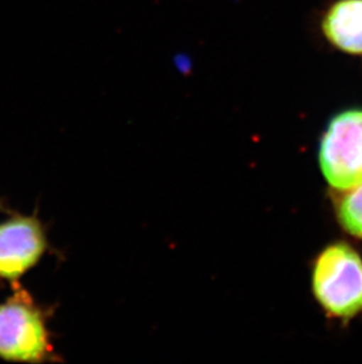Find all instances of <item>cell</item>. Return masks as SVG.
<instances>
[{
  "instance_id": "obj_1",
  "label": "cell",
  "mask_w": 362,
  "mask_h": 364,
  "mask_svg": "<svg viewBox=\"0 0 362 364\" xmlns=\"http://www.w3.org/2000/svg\"><path fill=\"white\" fill-rule=\"evenodd\" d=\"M0 360L19 363L58 360L48 329V310L21 285L0 303Z\"/></svg>"
},
{
  "instance_id": "obj_2",
  "label": "cell",
  "mask_w": 362,
  "mask_h": 364,
  "mask_svg": "<svg viewBox=\"0 0 362 364\" xmlns=\"http://www.w3.org/2000/svg\"><path fill=\"white\" fill-rule=\"evenodd\" d=\"M315 299L329 315L349 318L362 310V259L353 247H326L313 269Z\"/></svg>"
},
{
  "instance_id": "obj_3",
  "label": "cell",
  "mask_w": 362,
  "mask_h": 364,
  "mask_svg": "<svg viewBox=\"0 0 362 364\" xmlns=\"http://www.w3.org/2000/svg\"><path fill=\"white\" fill-rule=\"evenodd\" d=\"M319 162L333 188L362 186V110L342 111L331 118L322 136Z\"/></svg>"
},
{
  "instance_id": "obj_4",
  "label": "cell",
  "mask_w": 362,
  "mask_h": 364,
  "mask_svg": "<svg viewBox=\"0 0 362 364\" xmlns=\"http://www.w3.org/2000/svg\"><path fill=\"white\" fill-rule=\"evenodd\" d=\"M48 250V231L37 213H12L0 223V282L19 287Z\"/></svg>"
},
{
  "instance_id": "obj_5",
  "label": "cell",
  "mask_w": 362,
  "mask_h": 364,
  "mask_svg": "<svg viewBox=\"0 0 362 364\" xmlns=\"http://www.w3.org/2000/svg\"><path fill=\"white\" fill-rule=\"evenodd\" d=\"M322 30L339 51L362 55V0H336L326 10Z\"/></svg>"
},
{
  "instance_id": "obj_6",
  "label": "cell",
  "mask_w": 362,
  "mask_h": 364,
  "mask_svg": "<svg viewBox=\"0 0 362 364\" xmlns=\"http://www.w3.org/2000/svg\"><path fill=\"white\" fill-rule=\"evenodd\" d=\"M338 213L342 228L362 240V186H356L342 198Z\"/></svg>"
},
{
  "instance_id": "obj_7",
  "label": "cell",
  "mask_w": 362,
  "mask_h": 364,
  "mask_svg": "<svg viewBox=\"0 0 362 364\" xmlns=\"http://www.w3.org/2000/svg\"><path fill=\"white\" fill-rule=\"evenodd\" d=\"M180 59V62L182 63V64L177 63L179 65V69H180L181 73H187V71H190V66H191L190 59H188L187 57H185V55H181Z\"/></svg>"
},
{
  "instance_id": "obj_8",
  "label": "cell",
  "mask_w": 362,
  "mask_h": 364,
  "mask_svg": "<svg viewBox=\"0 0 362 364\" xmlns=\"http://www.w3.org/2000/svg\"><path fill=\"white\" fill-rule=\"evenodd\" d=\"M10 213V209L7 206L6 202L0 197V213Z\"/></svg>"
}]
</instances>
